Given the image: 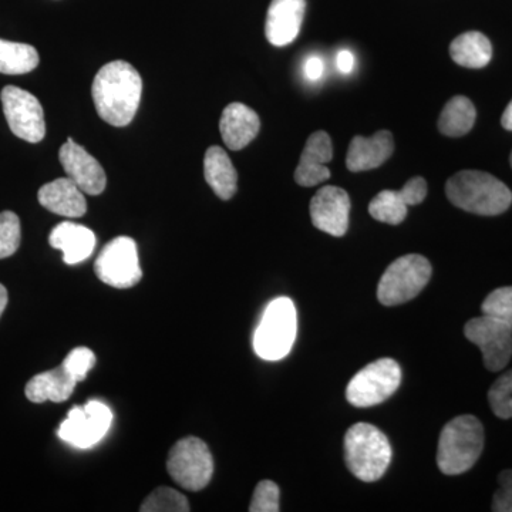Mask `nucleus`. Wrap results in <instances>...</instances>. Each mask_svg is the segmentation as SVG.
Returning <instances> with one entry per match:
<instances>
[{
  "label": "nucleus",
  "instance_id": "1",
  "mask_svg": "<svg viewBox=\"0 0 512 512\" xmlns=\"http://www.w3.org/2000/svg\"><path fill=\"white\" fill-rule=\"evenodd\" d=\"M141 93L140 73L124 60L107 63L93 80L92 96L97 113L114 127H126L133 121Z\"/></svg>",
  "mask_w": 512,
  "mask_h": 512
},
{
  "label": "nucleus",
  "instance_id": "2",
  "mask_svg": "<svg viewBox=\"0 0 512 512\" xmlns=\"http://www.w3.org/2000/svg\"><path fill=\"white\" fill-rule=\"evenodd\" d=\"M446 194L451 204L471 214H503L511 207L512 192L494 175L484 171L466 170L448 178Z\"/></svg>",
  "mask_w": 512,
  "mask_h": 512
},
{
  "label": "nucleus",
  "instance_id": "3",
  "mask_svg": "<svg viewBox=\"0 0 512 512\" xmlns=\"http://www.w3.org/2000/svg\"><path fill=\"white\" fill-rule=\"evenodd\" d=\"M484 427L477 417L463 414L441 430L437 464L446 476H460L474 467L483 453Z\"/></svg>",
  "mask_w": 512,
  "mask_h": 512
},
{
  "label": "nucleus",
  "instance_id": "4",
  "mask_svg": "<svg viewBox=\"0 0 512 512\" xmlns=\"http://www.w3.org/2000/svg\"><path fill=\"white\" fill-rule=\"evenodd\" d=\"M345 458L353 476L365 483H375L390 466L392 446L372 424H353L345 436Z\"/></svg>",
  "mask_w": 512,
  "mask_h": 512
},
{
  "label": "nucleus",
  "instance_id": "5",
  "mask_svg": "<svg viewBox=\"0 0 512 512\" xmlns=\"http://www.w3.org/2000/svg\"><path fill=\"white\" fill-rule=\"evenodd\" d=\"M298 333V315L289 298L274 299L266 306L255 330L254 349L264 360H281L291 352Z\"/></svg>",
  "mask_w": 512,
  "mask_h": 512
},
{
  "label": "nucleus",
  "instance_id": "6",
  "mask_svg": "<svg viewBox=\"0 0 512 512\" xmlns=\"http://www.w3.org/2000/svg\"><path fill=\"white\" fill-rule=\"evenodd\" d=\"M431 274L429 259L417 254L404 255L384 272L377 286V298L384 306L412 301L429 284Z\"/></svg>",
  "mask_w": 512,
  "mask_h": 512
},
{
  "label": "nucleus",
  "instance_id": "7",
  "mask_svg": "<svg viewBox=\"0 0 512 512\" xmlns=\"http://www.w3.org/2000/svg\"><path fill=\"white\" fill-rule=\"evenodd\" d=\"M167 470L171 478L188 491H201L214 474L210 448L198 437H185L171 448Z\"/></svg>",
  "mask_w": 512,
  "mask_h": 512
},
{
  "label": "nucleus",
  "instance_id": "8",
  "mask_svg": "<svg viewBox=\"0 0 512 512\" xmlns=\"http://www.w3.org/2000/svg\"><path fill=\"white\" fill-rule=\"evenodd\" d=\"M402 383L396 360L383 357L357 372L346 389V399L355 407H372L386 402Z\"/></svg>",
  "mask_w": 512,
  "mask_h": 512
},
{
  "label": "nucleus",
  "instance_id": "9",
  "mask_svg": "<svg viewBox=\"0 0 512 512\" xmlns=\"http://www.w3.org/2000/svg\"><path fill=\"white\" fill-rule=\"evenodd\" d=\"M94 272L103 284L111 288L128 289L136 286L143 278L136 241L128 237L114 238L101 249L94 264Z\"/></svg>",
  "mask_w": 512,
  "mask_h": 512
},
{
  "label": "nucleus",
  "instance_id": "10",
  "mask_svg": "<svg viewBox=\"0 0 512 512\" xmlns=\"http://www.w3.org/2000/svg\"><path fill=\"white\" fill-rule=\"evenodd\" d=\"M464 335L483 353L484 365L490 372H500L512 357V328L495 316L483 315L468 320Z\"/></svg>",
  "mask_w": 512,
  "mask_h": 512
},
{
  "label": "nucleus",
  "instance_id": "11",
  "mask_svg": "<svg viewBox=\"0 0 512 512\" xmlns=\"http://www.w3.org/2000/svg\"><path fill=\"white\" fill-rule=\"evenodd\" d=\"M3 113L10 130L28 143H40L46 136L45 113L33 94L15 86H6L0 94Z\"/></svg>",
  "mask_w": 512,
  "mask_h": 512
},
{
  "label": "nucleus",
  "instance_id": "12",
  "mask_svg": "<svg viewBox=\"0 0 512 512\" xmlns=\"http://www.w3.org/2000/svg\"><path fill=\"white\" fill-rule=\"evenodd\" d=\"M111 421L113 413L109 407L92 400L82 407H73L67 414V419L60 424L57 434L60 439L74 447L89 448L106 436Z\"/></svg>",
  "mask_w": 512,
  "mask_h": 512
},
{
  "label": "nucleus",
  "instance_id": "13",
  "mask_svg": "<svg viewBox=\"0 0 512 512\" xmlns=\"http://www.w3.org/2000/svg\"><path fill=\"white\" fill-rule=\"evenodd\" d=\"M59 160L64 173L84 194L100 195L106 190L107 177L103 167L89 151L74 143L72 138H67L60 148Z\"/></svg>",
  "mask_w": 512,
  "mask_h": 512
},
{
  "label": "nucleus",
  "instance_id": "14",
  "mask_svg": "<svg viewBox=\"0 0 512 512\" xmlns=\"http://www.w3.org/2000/svg\"><path fill=\"white\" fill-rule=\"evenodd\" d=\"M350 198L348 192L326 185L311 201V218L319 231L332 237H343L349 229Z\"/></svg>",
  "mask_w": 512,
  "mask_h": 512
},
{
  "label": "nucleus",
  "instance_id": "15",
  "mask_svg": "<svg viewBox=\"0 0 512 512\" xmlns=\"http://www.w3.org/2000/svg\"><path fill=\"white\" fill-rule=\"evenodd\" d=\"M306 0H272L266 15L265 35L276 47L291 45L301 32Z\"/></svg>",
  "mask_w": 512,
  "mask_h": 512
},
{
  "label": "nucleus",
  "instance_id": "16",
  "mask_svg": "<svg viewBox=\"0 0 512 512\" xmlns=\"http://www.w3.org/2000/svg\"><path fill=\"white\" fill-rule=\"evenodd\" d=\"M333 158L332 140L326 131H316L306 141L295 171V181L301 187H315L330 178L328 163Z\"/></svg>",
  "mask_w": 512,
  "mask_h": 512
},
{
  "label": "nucleus",
  "instance_id": "17",
  "mask_svg": "<svg viewBox=\"0 0 512 512\" xmlns=\"http://www.w3.org/2000/svg\"><path fill=\"white\" fill-rule=\"evenodd\" d=\"M393 134L387 130L377 131L373 137L357 136L350 141L346 165L352 173L373 170L392 157Z\"/></svg>",
  "mask_w": 512,
  "mask_h": 512
},
{
  "label": "nucleus",
  "instance_id": "18",
  "mask_svg": "<svg viewBox=\"0 0 512 512\" xmlns=\"http://www.w3.org/2000/svg\"><path fill=\"white\" fill-rule=\"evenodd\" d=\"M261 130V120L254 110L242 103H231L222 111L220 131L225 146L239 151L248 146Z\"/></svg>",
  "mask_w": 512,
  "mask_h": 512
},
{
  "label": "nucleus",
  "instance_id": "19",
  "mask_svg": "<svg viewBox=\"0 0 512 512\" xmlns=\"http://www.w3.org/2000/svg\"><path fill=\"white\" fill-rule=\"evenodd\" d=\"M37 198L43 208L62 217L80 218L87 211L84 192L69 177L57 178L43 185Z\"/></svg>",
  "mask_w": 512,
  "mask_h": 512
},
{
  "label": "nucleus",
  "instance_id": "20",
  "mask_svg": "<svg viewBox=\"0 0 512 512\" xmlns=\"http://www.w3.org/2000/svg\"><path fill=\"white\" fill-rule=\"evenodd\" d=\"M49 242L53 248L63 252V261L67 265H76L93 254L96 235L84 225L66 221L53 228Z\"/></svg>",
  "mask_w": 512,
  "mask_h": 512
},
{
  "label": "nucleus",
  "instance_id": "21",
  "mask_svg": "<svg viewBox=\"0 0 512 512\" xmlns=\"http://www.w3.org/2000/svg\"><path fill=\"white\" fill-rule=\"evenodd\" d=\"M76 380L60 365L49 372L40 373L26 384V397L32 403H63L70 399L76 387Z\"/></svg>",
  "mask_w": 512,
  "mask_h": 512
},
{
  "label": "nucleus",
  "instance_id": "22",
  "mask_svg": "<svg viewBox=\"0 0 512 512\" xmlns=\"http://www.w3.org/2000/svg\"><path fill=\"white\" fill-rule=\"evenodd\" d=\"M204 175L222 201L231 200L238 190V173L224 148L210 147L205 153Z\"/></svg>",
  "mask_w": 512,
  "mask_h": 512
},
{
  "label": "nucleus",
  "instance_id": "23",
  "mask_svg": "<svg viewBox=\"0 0 512 512\" xmlns=\"http://www.w3.org/2000/svg\"><path fill=\"white\" fill-rule=\"evenodd\" d=\"M450 56L467 69H483L493 57V46L483 33L467 32L453 40Z\"/></svg>",
  "mask_w": 512,
  "mask_h": 512
},
{
  "label": "nucleus",
  "instance_id": "24",
  "mask_svg": "<svg viewBox=\"0 0 512 512\" xmlns=\"http://www.w3.org/2000/svg\"><path fill=\"white\" fill-rule=\"evenodd\" d=\"M477 111L473 101L464 96L453 97L439 119V130L447 137H463L470 133L476 123Z\"/></svg>",
  "mask_w": 512,
  "mask_h": 512
},
{
  "label": "nucleus",
  "instance_id": "25",
  "mask_svg": "<svg viewBox=\"0 0 512 512\" xmlns=\"http://www.w3.org/2000/svg\"><path fill=\"white\" fill-rule=\"evenodd\" d=\"M39 60L35 47L0 39V73L26 74L39 66Z\"/></svg>",
  "mask_w": 512,
  "mask_h": 512
},
{
  "label": "nucleus",
  "instance_id": "26",
  "mask_svg": "<svg viewBox=\"0 0 512 512\" xmlns=\"http://www.w3.org/2000/svg\"><path fill=\"white\" fill-rule=\"evenodd\" d=\"M409 205L404 202L399 191L379 192L369 205V212L376 221L389 225L402 224L407 217Z\"/></svg>",
  "mask_w": 512,
  "mask_h": 512
},
{
  "label": "nucleus",
  "instance_id": "27",
  "mask_svg": "<svg viewBox=\"0 0 512 512\" xmlns=\"http://www.w3.org/2000/svg\"><path fill=\"white\" fill-rule=\"evenodd\" d=\"M190 510L187 498L168 487L154 490L140 507L141 512H188Z\"/></svg>",
  "mask_w": 512,
  "mask_h": 512
},
{
  "label": "nucleus",
  "instance_id": "28",
  "mask_svg": "<svg viewBox=\"0 0 512 512\" xmlns=\"http://www.w3.org/2000/svg\"><path fill=\"white\" fill-rule=\"evenodd\" d=\"M488 402L495 416L512 419V370L495 380L488 392Z\"/></svg>",
  "mask_w": 512,
  "mask_h": 512
},
{
  "label": "nucleus",
  "instance_id": "29",
  "mask_svg": "<svg viewBox=\"0 0 512 512\" xmlns=\"http://www.w3.org/2000/svg\"><path fill=\"white\" fill-rule=\"evenodd\" d=\"M20 220L12 211L0 212V259L9 258L20 247Z\"/></svg>",
  "mask_w": 512,
  "mask_h": 512
},
{
  "label": "nucleus",
  "instance_id": "30",
  "mask_svg": "<svg viewBox=\"0 0 512 512\" xmlns=\"http://www.w3.org/2000/svg\"><path fill=\"white\" fill-rule=\"evenodd\" d=\"M481 311L485 315L495 316L512 328V286L495 289L485 298Z\"/></svg>",
  "mask_w": 512,
  "mask_h": 512
},
{
  "label": "nucleus",
  "instance_id": "31",
  "mask_svg": "<svg viewBox=\"0 0 512 512\" xmlns=\"http://www.w3.org/2000/svg\"><path fill=\"white\" fill-rule=\"evenodd\" d=\"M279 487L274 481L264 480L256 485L249 511L251 512H278Z\"/></svg>",
  "mask_w": 512,
  "mask_h": 512
},
{
  "label": "nucleus",
  "instance_id": "32",
  "mask_svg": "<svg viewBox=\"0 0 512 512\" xmlns=\"http://www.w3.org/2000/svg\"><path fill=\"white\" fill-rule=\"evenodd\" d=\"M77 383L86 379L87 373L96 365V356L89 348L73 349L62 363Z\"/></svg>",
  "mask_w": 512,
  "mask_h": 512
},
{
  "label": "nucleus",
  "instance_id": "33",
  "mask_svg": "<svg viewBox=\"0 0 512 512\" xmlns=\"http://www.w3.org/2000/svg\"><path fill=\"white\" fill-rule=\"evenodd\" d=\"M493 511L512 512V470H505L498 476V490L493 498Z\"/></svg>",
  "mask_w": 512,
  "mask_h": 512
},
{
  "label": "nucleus",
  "instance_id": "34",
  "mask_svg": "<svg viewBox=\"0 0 512 512\" xmlns=\"http://www.w3.org/2000/svg\"><path fill=\"white\" fill-rule=\"evenodd\" d=\"M399 192L400 195H402L404 202H406L409 207H413V205H419L421 202L426 200V180L421 177H414L412 180L407 181V183L404 184L402 190Z\"/></svg>",
  "mask_w": 512,
  "mask_h": 512
},
{
  "label": "nucleus",
  "instance_id": "35",
  "mask_svg": "<svg viewBox=\"0 0 512 512\" xmlns=\"http://www.w3.org/2000/svg\"><path fill=\"white\" fill-rule=\"evenodd\" d=\"M325 66L319 56H311L305 63V76L309 82H318L322 79Z\"/></svg>",
  "mask_w": 512,
  "mask_h": 512
},
{
  "label": "nucleus",
  "instance_id": "36",
  "mask_svg": "<svg viewBox=\"0 0 512 512\" xmlns=\"http://www.w3.org/2000/svg\"><path fill=\"white\" fill-rule=\"evenodd\" d=\"M355 55L350 50H340L338 57H336V66L339 72L349 74L355 69Z\"/></svg>",
  "mask_w": 512,
  "mask_h": 512
},
{
  "label": "nucleus",
  "instance_id": "37",
  "mask_svg": "<svg viewBox=\"0 0 512 512\" xmlns=\"http://www.w3.org/2000/svg\"><path fill=\"white\" fill-rule=\"evenodd\" d=\"M501 124H503L505 130L512 131V100L505 109L503 117H501Z\"/></svg>",
  "mask_w": 512,
  "mask_h": 512
},
{
  "label": "nucleus",
  "instance_id": "38",
  "mask_svg": "<svg viewBox=\"0 0 512 512\" xmlns=\"http://www.w3.org/2000/svg\"><path fill=\"white\" fill-rule=\"evenodd\" d=\"M8 291H6L5 286L0 284V316L5 312L6 305H8Z\"/></svg>",
  "mask_w": 512,
  "mask_h": 512
},
{
  "label": "nucleus",
  "instance_id": "39",
  "mask_svg": "<svg viewBox=\"0 0 512 512\" xmlns=\"http://www.w3.org/2000/svg\"><path fill=\"white\" fill-rule=\"evenodd\" d=\"M510 161H511V167H512V154H511V158H510Z\"/></svg>",
  "mask_w": 512,
  "mask_h": 512
}]
</instances>
